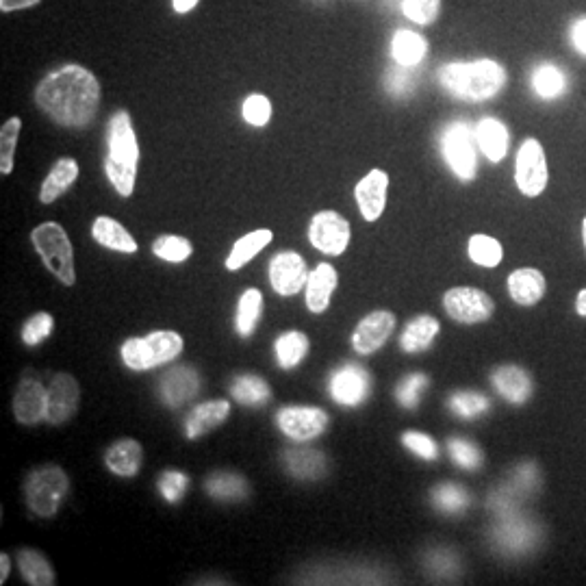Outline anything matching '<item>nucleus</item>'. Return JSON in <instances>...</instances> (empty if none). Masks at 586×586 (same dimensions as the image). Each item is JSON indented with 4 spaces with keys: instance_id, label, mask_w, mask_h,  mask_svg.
<instances>
[{
    "instance_id": "1",
    "label": "nucleus",
    "mask_w": 586,
    "mask_h": 586,
    "mask_svg": "<svg viewBox=\"0 0 586 586\" xmlns=\"http://www.w3.org/2000/svg\"><path fill=\"white\" fill-rule=\"evenodd\" d=\"M35 105L63 129H85L100 107V83L79 63L61 66L35 87Z\"/></svg>"
},
{
    "instance_id": "2",
    "label": "nucleus",
    "mask_w": 586,
    "mask_h": 586,
    "mask_svg": "<svg viewBox=\"0 0 586 586\" xmlns=\"http://www.w3.org/2000/svg\"><path fill=\"white\" fill-rule=\"evenodd\" d=\"M508 81L506 68L495 59L452 61L439 68V83L445 92L467 103H484L498 96Z\"/></svg>"
},
{
    "instance_id": "3",
    "label": "nucleus",
    "mask_w": 586,
    "mask_h": 586,
    "mask_svg": "<svg viewBox=\"0 0 586 586\" xmlns=\"http://www.w3.org/2000/svg\"><path fill=\"white\" fill-rule=\"evenodd\" d=\"M139 168V142L133 129L129 111L113 113L107 126V157L105 174L111 187L122 198H131L137 183Z\"/></svg>"
},
{
    "instance_id": "4",
    "label": "nucleus",
    "mask_w": 586,
    "mask_h": 586,
    "mask_svg": "<svg viewBox=\"0 0 586 586\" xmlns=\"http://www.w3.org/2000/svg\"><path fill=\"white\" fill-rule=\"evenodd\" d=\"M185 350V339L176 330H152L142 337H129L120 346V359L131 372H150V369L176 361Z\"/></svg>"
},
{
    "instance_id": "5",
    "label": "nucleus",
    "mask_w": 586,
    "mask_h": 586,
    "mask_svg": "<svg viewBox=\"0 0 586 586\" xmlns=\"http://www.w3.org/2000/svg\"><path fill=\"white\" fill-rule=\"evenodd\" d=\"M70 478L59 465L31 469L22 482V498L29 511L40 519H53L68 498Z\"/></svg>"
},
{
    "instance_id": "6",
    "label": "nucleus",
    "mask_w": 586,
    "mask_h": 586,
    "mask_svg": "<svg viewBox=\"0 0 586 586\" xmlns=\"http://www.w3.org/2000/svg\"><path fill=\"white\" fill-rule=\"evenodd\" d=\"M31 244L42 259L46 270L53 274L63 287L76 283V261L74 246L66 233V228L57 222L37 224L31 231Z\"/></svg>"
},
{
    "instance_id": "7",
    "label": "nucleus",
    "mask_w": 586,
    "mask_h": 586,
    "mask_svg": "<svg viewBox=\"0 0 586 586\" xmlns=\"http://www.w3.org/2000/svg\"><path fill=\"white\" fill-rule=\"evenodd\" d=\"M439 148L443 161L461 183H471L478 174V139L476 126L465 120L450 122L441 131Z\"/></svg>"
},
{
    "instance_id": "8",
    "label": "nucleus",
    "mask_w": 586,
    "mask_h": 586,
    "mask_svg": "<svg viewBox=\"0 0 586 586\" xmlns=\"http://www.w3.org/2000/svg\"><path fill=\"white\" fill-rule=\"evenodd\" d=\"M276 426L293 443L320 439L330 426V417L322 406L289 404L276 413Z\"/></svg>"
},
{
    "instance_id": "9",
    "label": "nucleus",
    "mask_w": 586,
    "mask_h": 586,
    "mask_svg": "<svg viewBox=\"0 0 586 586\" xmlns=\"http://www.w3.org/2000/svg\"><path fill=\"white\" fill-rule=\"evenodd\" d=\"M326 389L343 409H359L372 396V374L363 365L343 363L328 374Z\"/></svg>"
},
{
    "instance_id": "10",
    "label": "nucleus",
    "mask_w": 586,
    "mask_h": 586,
    "mask_svg": "<svg viewBox=\"0 0 586 586\" xmlns=\"http://www.w3.org/2000/svg\"><path fill=\"white\" fill-rule=\"evenodd\" d=\"M550 183L547 157L539 139L528 137L521 142L515 157V185L526 198L541 196Z\"/></svg>"
},
{
    "instance_id": "11",
    "label": "nucleus",
    "mask_w": 586,
    "mask_h": 586,
    "mask_svg": "<svg viewBox=\"0 0 586 586\" xmlns=\"http://www.w3.org/2000/svg\"><path fill=\"white\" fill-rule=\"evenodd\" d=\"M443 311L458 324H484L495 313V300L478 287H452L441 298Z\"/></svg>"
},
{
    "instance_id": "12",
    "label": "nucleus",
    "mask_w": 586,
    "mask_h": 586,
    "mask_svg": "<svg viewBox=\"0 0 586 586\" xmlns=\"http://www.w3.org/2000/svg\"><path fill=\"white\" fill-rule=\"evenodd\" d=\"M307 237L317 252L326 254V257H341L352 241V226L333 209L317 211L309 222Z\"/></svg>"
},
{
    "instance_id": "13",
    "label": "nucleus",
    "mask_w": 586,
    "mask_h": 586,
    "mask_svg": "<svg viewBox=\"0 0 586 586\" xmlns=\"http://www.w3.org/2000/svg\"><path fill=\"white\" fill-rule=\"evenodd\" d=\"M307 259L296 250H280L267 263V278H270L272 289L283 298L298 296L304 291L309 280Z\"/></svg>"
},
{
    "instance_id": "14",
    "label": "nucleus",
    "mask_w": 586,
    "mask_h": 586,
    "mask_svg": "<svg viewBox=\"0 0 586 586\" xmlns=\"http://www.w3.org/2000/svg\"><path fill=\"white\" fill-rule=\"evenodd\" d=\"M202 389V378L196 367L174 365L159 378V400L168 409H183L189 402L198 398Z\"/></svg>"
},
{
    "instance_id": "15",
    "label": "nucleus",
    "mask_w": 586,
    "mask_h": 586,
    "mask_svg": "<svg viewBox=\"0 0 586 586\" xmlns=\"http://www.w3.org/2000/svg\"><path fill=\"white\" fill-rule=\"evenodd\" d=\"M81 404V387L68 372H59L48 382V413L46 424L63 426L79 411Z\"/></svg>"
},
{
    "instance_id": "16",
    "label": "nucleus",
    "mask_w": 586,
    "mask_h": 586,
    "mask_svg": "<svg viewBox=\"0 0 586 586\" xmlns=\"http://www.w3.org/2000/svg\"><path fill=\"white\" fill-rule=\"evenodd\" d=\"M11 411H14V417L20 426H37L46 422L48 387H44V382H40L35 376L24 374L14 393Z\"/></svg>"
},
{
    "instance_id": "17",
    "label": "nucleus",
    "mask_w": 586,
    "mask_h": 586,
    "mask_svg": "<svg viewBox=\"0 0 586 586\" xmlns=\"http://www.w3.org/2000/svg\"><path fill=\"white\" fill-rule=\"evenodd\" d=\"M396 330V313L391 311H372L352 330V350L361 356L376 354L391 339Z\"/></svg>"
},
{
    "instance_id": "18",
    "label": "nucleus",
    "mask_w": 586,
    "mask_h": 586,
    "mask_svg": "<svg viewBox=\"0 0 586 586\" xmlns=\"http://www.w3.org/2000/svg\"><path fill=\"white\" fill-rule=\"evenodd\" d=\"M389 174L385 170H369L354 187V200L365 222H378L387 207Z\"/></svg>"
},
{
    "instance_id": "19",
    "label": "nucleus",
    "mask_w": 586,
    "mask_h": 586,
    "mask_svg": "<svg viewBox=\"0 0 586 586\" xmlns=\"http://www.w3.org/2000/svg\"><path fill=\"white\" fill-rule=\"evenodd\" d=\"M337 287H339V272L335 270V265L328 261L317 263L309 272L307 287H304V304H307L309 313L313 315L326 313L330 302H333Z\"/></svg>"
},
{
    "instance_id": "20",
    "label": "nucleus",
    "mask_w": 586,
    "mask_h": 586,
    "mask_svg": "<svg viewBox=\"0 0 586 586\" xmlns=\"http://www.w3.org/2000/svg\"><path fill=\"white\" fill-rule=\"evenodd\" d=\"M231 411H233V404L228 400H205L196 404L185 419V426H183L185 439L198 441L202 437H207L209 432L220 428L226 419L231 417Z\"/></svg>"
},
{
    "instance_id": "21",
    "label": "nucleus",
    "mask_w": 586,
    "mask_h": 586,
    "mask_svg": "<svg viewBox=\"0 0 586 586\" xmlns=\"http://www.w3.org/2000/svg\"><path fill=\"white\" fill-rule=\"evenodd\" d=\"M280 463H283L285 471L293 480L300 482H315L326 478L328 474L326 454L315 448H304V445L285 450L283 456H280Z\"/></svg>"
},
{
    "instance_id": "22",
    "label": "nucleus",
    "mask_w": 586,
    "mask_h": 586,
    "mask_svg": "<svg viewBox=\"0 0 586 586\" xmlns=\"http://www.w3.org/2000/svg\"><path fill=\"white\" fill-rule=\"evenodd\" d=\"M491 385L500 396L515 406H524L534 391L532 376L519 365H500L491 372Z\"/></svg>"
},
{
    "instance_id": "23",
    "label": "nucleus",
    "mask_w": 586,
    "mask_h": 586,
    "mask_svg": "<svg viewBox=\"0 0 586 586\" xmlns=\"http://www.w3.org/2000/svg\"><path fill=\"white\" fill-rule=\"evenodd\" d=\"M144 465V445L133 437H122L113 441L105 452V467L109 474L118 478L139 476Z\"/></svg>"
},
{
    "instance_id": "24",
    "label": "nucleus",
    "mask_w": 586,
    "mask_h": 586,
    "mask_svg": "<svg viewBox=\"0 0 586 586\" xmlns=\"http://www.w3.org/2000/svg\"><path fill=\"white\" fill-rule=\"evenodd\" d=\"M508 296L519 307H534L539 304L547 291V280L537 267H519V270L511 272L506 280Z\"/></svg>"
},
{
    "instance_id": "25",
    "label": "nucleus",
    "mask_w": 586,
    "mask_h": 586,
    "mask_svg": "<svg viewBox=\"0 0 586 586\" xmlns=\"http://www.w3.org/2000/svg\"><path fill=\"white\" fill-rule=\"evenodd\" d=\"M205 493L211 500L222 504H235L244 502L250 495V482L239 471H211L205 480Z\"/></svg>"
},
{
    "instance_id": "26",
    "label": "nucleus",
    "mask_w": 586,
    "mask_h": 586,
    "mask_svg": "<svg viewBox=\"0 0 586 586\" xmlns=\"http://www.w3.org/2000/svg\"><path fill=\"white\" fill-rule=\"evenodd\" d=\"M441 333V322L435 315H415L413 320L404 326L400 335V348L404 354H422L432 348L437 335Z\"/></svg>"
},
{
    "instance_id": "27",
    "label": "nucleus",
    "mask_w": 586,
    "mask_h": 586,
    "mask_svg": "<svg viewBox=\"0 0 586 586\" xmlns=\"http://www.w3.org/2000/svg\"><path fill=\"white\" fill-rule=\"evenodd\" d=\"M272 239H274V233L270 231V228H257V231H250L244 237H239L231 246V252L226 254L224 267L228 272L244 270L252 259H257L259 254L272 244Z\"/></svg>"
},
{
    "instance_id": "28",
    "label": "nucleus",
    "mask_w": 586,
    "mask_h": 586,
    "mask_svg": "<svg viewBox=\"0 0 586 586\" xmlns=\"http://www.w3.org/2000/svg\"><path fill=\"white\" fill-rule=\"evenodd\" d=\"M92 239L105 250L120 252V254H135L139 250L135 237L126 231L118 220L109 218V215H98L92 222Z\"/></svg>"
},
{
    "instance_id": "29",
    "label": "nucleus",
    "mask_w": 586,
    "mask_h": 586,
    "mask_svg": "<svg viewBox=\"0 0 586 586\" xmlns=\"http://www.w3.org/2000/svg\"><path fill=\"white\" fill-rule=\"evenodd\" d=\"M476 139H478L480 152L491 163H500L508 155V146H511V133H508L506 124L502 120L482 118L476 124Z\"/></svg>"
},
{
    "instance_id": "30",
    "label": "nucleus",
    "mask_w": 586,
    "mask_h": 586,
    "mask_svg": "<svg viewBox=\"0 0 586 586\" xmlns=\"http://www.w3.org/2000/svg\"><path fill=\"white\" fill-rule=\"evenodd\" d=\"M309 350V335L302 333V330H285L274 339V361L283 372H291V369L302 365L309 356Z\"/></svg>"
},
{
    "instance_id": "31",
    "label": "nucleus",
    "mask_w": 586,
    "mask_h": 586,
    "mask_svg": "<svg viewBox=\"0 0 586 586\" xmlns=\"http://www.w3.org/2000/svg\"><path fill=\"white\" fill-rule=\"evenodd\" d=\"M79 174H81V170H79V163H76V159H72V157L57 159L40 187L42 205H53L55 200H59L76 183Z\"/></svg>"
},
{
    "instance_id": "32",
    "label": "nucleus",
    "mask_w": 586,
    "mask_h": 586,
    "mask_svg": "<svg viewBox=\"0 0 586 586\" xmlns=\"http://www.w3.org/2000/svg\"><path fill=\"white\" fill-rule=\"evenodd\" d=\"M263 307H265V300H263L261 289L250 287L241 293L235 307V317H233L235 333L241 339H250L254 333H257L261 317H263Z\"/></svg>"
},
{
    "instance_id": "33",
    "label": "nucleus",
    "mask_w": 586,
    "mask_h": 586,
    "mask_svg": "<svg viewBox=\"0 0 586 586\" xmlns=\"http://www.w3.org/2000/svg\"><path fill=\"white\" fill-rule=\"evenodd\" d=\"M231 398L246 409H261L272 400V387L259 374H237L231 382Z\"/></svg>"
},
{
    "instance_id": "34",
    "label": "nucleus",
    "mask_w": 586,
    "mask_h": 586,
    "mask_svg": "<svg viewBox=\"0 0 586 586\" xmlns=\"http://www.w3.org/2000/svg\"><path fill=\"white\" fill-rule=\"evenodd\" d=\"M18 569L22 580L31 586H53L57 584V573L50 565V560L31 547H20L18 550Z\"/></svg>"
},
{
    "instance_id": "35",
    "label": "nucleus",
    "mask_w": 586,
    "mask_h": 586,
    "mask_svg": "<svg viewBox=\"0 0 586 586\" xmlns=\"http://www.w3.org/2000/svg\"><path fill=\"white\" fill-rule=\"evenodd\" d=\"M428 53V42L422 35L409 31V29H400L396 31L391 40V57L402 68H417L419 63L426 59Z\"/></svg>"
},
{
    "instance_id": "36",
    "label": "nucleus",
    "mask_w": 586,
    "mask_h": 586,
    "mask_svg": "<svg viewBox=\"0 0 586 586\" xmlns=\"http://www.w3.org/2000/svg\"><path fill=\"white\" fill-rule=\"evenodd\" d=\"M532 89L541 100H556L567 92V74L554 63H539L532 72Z\"/></svg>"
},
{
    "instance_id": "37",
    "label": "nucleus",
    "mask_w": 586,
    "mask_h": 586,
    "mask_svg": "<svg viewBox=\"0 0 586 586\" xmlns=\"http://www.w3.org/2000/svg\"><path fill=\"white\" fill-rule=\"evenodd\" d=\"M430 504L443 515H461L469 508V493L461 484L443 482L430 491Z\"/></svg>"
},
{
    "instance_id": "38",
    "label": "nucleus",
    "mask_w": 586,
    "mask_h": 586,
    "mask_svg": "<svg viewBox=\"0 0 586 586\" xmlns=\"http://www.w3.org/2000/svg\"><path fill=\"white\" fill-rule=\"evenodd\" d=\"M467 254L471 263H476L480 267H498L504 259V248L495 237L476 233L467 241Z\"/></svg>"
},
{
    "instance_id": "39",
    "label": "nucleus",
    "mask_w": 586,
    "mask_h": 586,
    "mask_svg": "<svg viewBox=\"0 0 586 586\" xmlns=\"http://www.w3.org/2000/svg\"><path fill=\"white\" fill-rule=\"evenodd\" d=\"M448 409L461 419H476L491 409V402L480 391L458 389V391L450 393Z\"/></svg>"
},
{
    "instance_id": "40",
    "label": "nucleus",
    "mask_w": 586,
    "mask_h": 586,
    "mask_svg": "<svg viewBox=\"0 0 586 586\" xmlns=\"http://www.w3.org/2000/svg\"><path fill=\"white\" fill-rule=\"evenodd\" d=\"M152 254L165 263L181 265L191 259V254H194V244L181 235H161L152 241Z\"/></svg>"
},
{
    "instance_id": "41",
    "label": "nucleus",
    "mask_w": 586,
    "mask_h": 586,
    "mask_svg": "<svg viewBox=\"0 0 586 586\" xmlns=\"http://www.w3.org/2000/svg\"><path fill=\"white\" fill-rule=\"evenodd\" d=\"M430 385V378L424 372H411L406 374L404 378H400V382L396 385V391H393V396H396V402L402 406L404 411H415L419 402H422L424 393L428 391Z\"/></svg>"
},
{
    "instance_id": "42",
    "label": "nucleus",
    "mask_w": 586,
    "mask_h": 586,
    "mask_svg": "<svg viewBox=\"0 0 586 586\" xmlns=\"http://www.w3.org/2000/svg\"><path fill=\"white\" fill-rule=\"evenodd\" d=\"M53 330H55V317L48 311H37L22 324L20 341L24 343V346L35 348L40 346V343L48 341L50 335H53Z\"/></svg>"
},
{
    "instance_id": "43",
    "label": "nucleus",
    "mask_w": 586,
    "mask_h": 586,
    "mask_svg": "<svg viewBox=\"0 0 586 586\" xmlns=\"http://www.w3.org/2000/svg\"><path fill=\"white\" fill-rule=\"evenodd\" d=\"M22 129V120L9 118L3 129H0V174L9 176L14 172V157H16V146H18V137Z\"/></svg>"
},
{
    "instance_id": "44",
    "label": "nucleus",
    "mask_w": 586,
    "mask_h": 586,
    "mask_svg": "<svg viewBox=\"0 0 586 586\" xmlns=\"http://www.w3.org/2000/svg\"><path fill=\"white\" fill-rule=\"evenodd\" d=\"M448 454L452 458V463L465 471H476L484 463L482 450L474 441H469L465 437H452L448 441Z\"/></svg>"
},
{
    "instance_id": "45",
    "label": "nucleus",
    "mask_w": 586,
    "mask_h": 586,
    "mask_svg": "<svg viewBox=\"0 0 586 586\" xmlns=\"http://www.w3.org/2000/svg\"><path fill=\"white\" fill-rule=\"evenodd\" d=\"M189 489V476L181 469H163L157 478V491L163 502L178 504Z\"/></svg>"
},
{
    "instance_id": "46",
    "label": "nucleus",
    "mask_w": 586,
    "mask_h": 586,
    "mask_svg": "<svg viewBox=\"0 0 586 586\" xmlns=\"http://www.w3.org/2000/svg\"><path fill=\"white\" fill-rule=\"evenodd\" d=\"M400 441H402V445L406 450L419 458V461L432 463V461H437V458H439V445L430 435H426V432L406 430V432H402Z\"/></svg>"
},
{
    "instance_id": "47",
    "label": "nucleus",
    "mask_w": 586,
    "mask_h": 586,
    "mask_svg": "<svg viewBox=\"0 0 586 586\" xmlns=\"http://www.w3.org/2000/svg\"><path fill=\"white\" fill-rule=\"evenodd\" d=\"M272 103L270 98L263 94H250L244 105H241V118L246 120V124L254 126V129H263V126L272 120Z\"/></svg>"
},
{
    "instance_id": "48",
    "label": "nucleus",
    "mask_w": 586,
    "mask_h": 586,
    "mask_svg": "<svg viewBox=\"0 0 586 586\" xmlns=\"http://www.w3.org/2000/svg\"><path fill=\"white\" fill-rule=\"evenodd\" d=\"M402 14L419 27H428L441 14V0H402Z\"/></svg>"
},
{
    "instance_id": "49",
    "label": "nucleus",
    "mask_w": 586,
    "mask_h": 586,
    "mask_svg": "<svg viewBox=\"0 0 586 586\" xmlns=\"http://www.w3.org/2000/svg\"><path fill=\"white\" fill-rule=\"evenodd\" d=\"M413 68H402L398 66L396 70H389L385 76V87L391 96L396 98H404L413 92Z\"/></svg>"
},
{
    "instance_id": "50",
    "label": "nucleus",
    "mask_w": 586,
    "mask_h": 586,
    "mask_svg": "<svg viewBox=\"0 0 586 586\" xmlns=\"http://www.w3.org/2000/svg\"><path fill=\"white\" fill-rule=\"evenodd\" d=\"M495 537H498V534H495ZM500 543L502 545H506L508 550H513V541H517V550L519 547H526V545H530L528 541H530V528L526 526V524H519V521H515V524H504L502 528H500Z\"/></svg>"
},
{
    "instance_id": "51",
    "label": "nucleus",
    "mask_w": 586,
    "mask_h": 586,
    "mask_svg": "<svg viewBox=\"0 0 586 586\" xmlns=\"http://www.w3.org/2000/svg\"><path fill=\"white\" fill-rule=\"evenodd\" d=\"M569 40H571V46L576 48V53L586 57V16L571 22Z\"/></svg>"
},
{
    "instance_id": "52",
    "label": "nucleus",
    "mask_w": 586,
    "mask_h": 586,
    "mask_svg": "<svg viewBox=\"0 0 586 586\" xmlns=\"http://www.w3.org/2000/svg\"><path fill=\"white\" fill-rule=\"evenodd\" d=\"M40 0H0V9L9 14V11H20V9H29L35 7Z\"/></svg>"
},
{
    "instance_id": "53",
    "label": "nucleus",
    "mask_w": 586,
    "mask_h": 586,
    "mask_svg": "<svg viewBox=\"0 0 586 586\" xmlns=\"http://www.w3.org/2000/svg\"><path fill=\"white\" fill-rule=\"evenodd\" d=\"M200 0H172V7L176 14H189L191 9H194Z\"/></svg>"
},
{
    "instance_id": "54",
    "label": "nucleus",
    "mask_w": 586,
    "mask_h": 586,
    "mask_svg": "<svg viewBox=\"0 0 586 586\" xmlns=\"http://www.w3.org/2000/svg\"><path fill=\"white\" fill-rule=\"evenodd\" d=\"M9 569H11L9 554L3 552V554H0V584H5V582H7V578H9Z\"/></svg>"
},
{
    "instance_id": "55",
    "label": "nucleus",
    "mask_w": 586,
    "mask_h": 586,
    "mask_svg": "<svg viewBox=\"0 0 586 586\" xmlns=\"http://www.w3.org/2000/svg\"><path fill=\"white\" fill-rule=\"evenodd\" d=\"M576 313L580 317H586V289H582L576 298Z\"/></svg>"
},
{
    "instance_id": "56",
    "label": "nucleus",
    "mask_w": 586,
    "mask_h": 586,
    "mask_svg": "<svg viewBox=\"0 0 586 586\" xmlns=\"http://www.w3.org/2000/svg\"><path fill=\"white\" fill-rule=\"evenodd\" d=\"M582 244H584V252H586V215L582 220Z\"/></svg>"
}]
</instances>
